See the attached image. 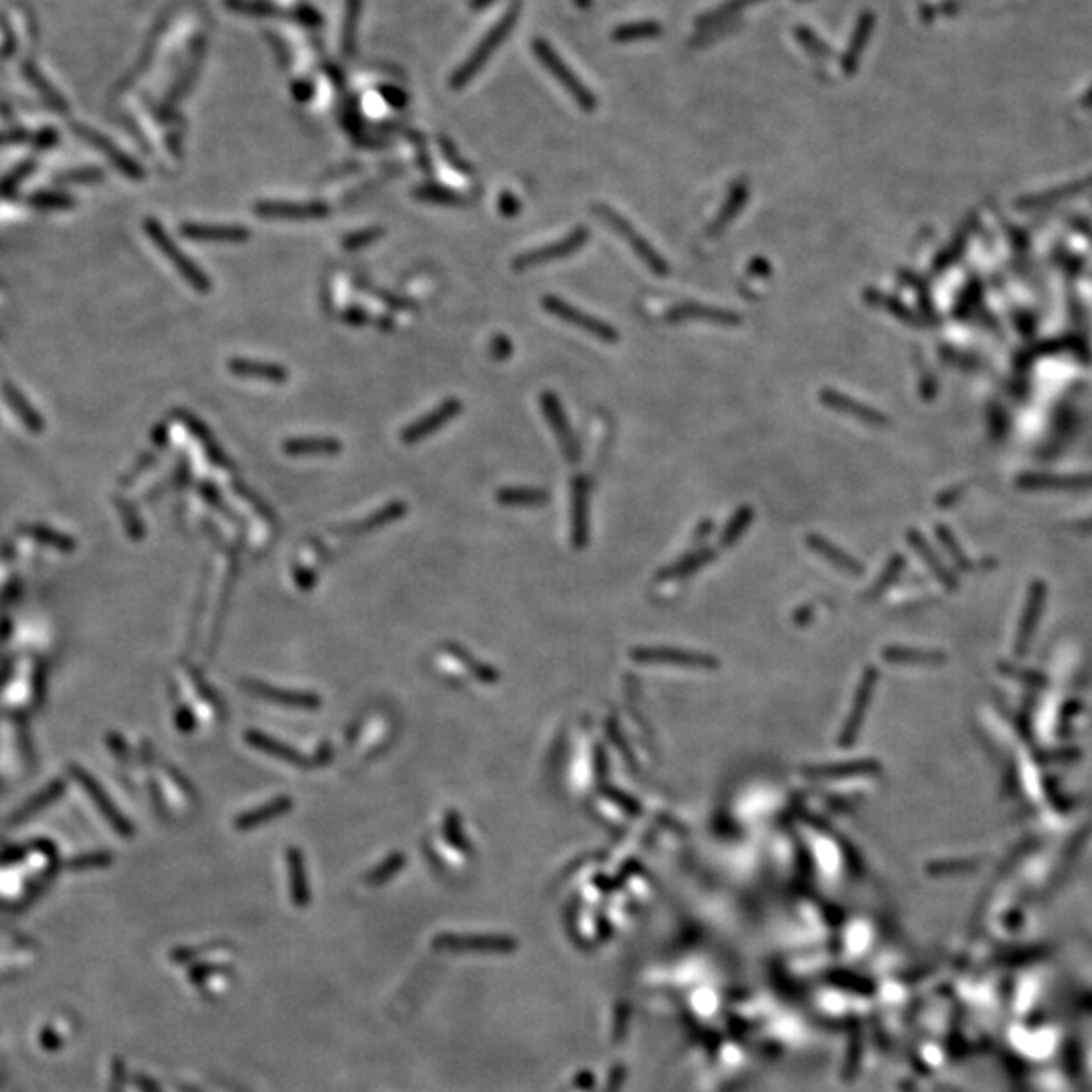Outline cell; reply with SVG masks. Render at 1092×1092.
Masks as SVG:
<instances>
[{
  "mask_svg": "<svg viewBox=\"0 0 1092 1092\" xmlns=\"http://www.w3.org/2000/svg\"><path fill=\"white\" fill-rule=\"evenodd\" d=\"M819 401H822L827 409H832V411L848 415V417L858 419V421L872 423V425L884 423V417H882L876 409L854 401V398L846 397L844 393L836 391V388H823V391L819 393Z\"/></svg>",
  "mask_w": 1092,
  "mask_h": 1092,
  "instance_id": "603a6c76",
  "label": "cell"
},
{
  "mask_svg": "<svg viewBox=\"0 0 1092 1092\" xmlns=\"http://www.w3.org/2000/svg\"><path fill=\"white\" fill-rule=\"evenodd\" d=\"M629 654H632V660L639 661V664L678 666V668L692 670H716L721 666V661L710 654L670 648V645H639V648H633Z\"/></svg>",
  "mask_w": 1092,
  "mask_h": 1092,
  "instance_id": "8992f818",
  "label": "cell"
},
{
  "mask_svg": "<svg viewBox=\"0 0 1092 1092\" xmlns=\"http://www.w3.org/2000/svg\"><path fill=\"white\" fill-rule=\"evenodd\" d=\"M587 241H589V231H587V227H577L563 239L553 241V243H546L543 247H537V249H530L526 254L514 257L512 267L516 271H526V270H532V267L550 264V261L565 259V257L579 254L582 247L587 245Z\"/></svg>",
  "mask_w": 1092,
  "mask_h": 1092,
  "instance_id": "52a82bcc",
  "label": "cell"
},
{
  "mask_svg": "<svg viewBox=\"0 0 1092 1092\" xmlns=\"http://www.w3.org/2000/svg\"><path fill=\"white\" fill-rule=\"evenodd\" d=\"M498 209H500V213L504 214V217L512 219V217H516V214L520 213V209H522V203L518 201L516 194H512L510 191H504L500 194V198H498Z\"/></svg>",
  "mask_w": 1092,
  "mask_h": 1092,
  "instance_id": "816d5d0a",
  "label": "cell"
},
{
  "mask_svg": "<svg viewBox=\"0 0 1092 1092\" xmlns=\"http://www.w3.org/2000/svg\"><path fill=\"white\" fill-rule=\"evenodd\" d=\"M755 520V510L750 506H740L737 512L733 514L731 520L724 526L722 534H721V549H731L743 538V534L747 532L750 524Z\"/></svg>",
  "mask_w": 1092,
  "mask_h": 1092,
  "instance_id": "d590c367",
  "label": "cell"
},
{
  "mask_svg": "<svg viewBox=\"0 0 1092 1092\" xmlns=\"http://www.w3.org/2000/svg\"><path fill=\"white\" fill-rule=\"evenodd\" d=\"M382 96L388 99V103H391L393 108H403V106H405V96H403V93H398L397 89H388V87L382 89Z\"/></svg>",
  "mask_w": 1092,
  "mask_h": 1092,
  "instance_id": "91938a15",
  "label": "cell"
},
{
  "mask_svg": "<svg viewBox=\"0 0 1092 1092\" xmlns=\"http://www.w3.org/2000/svg\"><path fill=\"white\" fill-rule=\"evenodd\" d=\"M603 793L611 797L613 801L617 803L619 807H623L629 816H642V805L638 801H633L632 797H627L626 793H621L619 789H613V787H603Z\"/></svg>",
  "mask_w": 1092,
  "mask_h": 1092,
  "instance_id": "c3c4849f",
  "label": "cell"
},
{
  "mask_svg": "<svg viewBox=\"0 0 1092 1092\" xmlns=\"http://www.w3.org/2000/svg\"><path fill=\"white\" fill-rule=\"evenodd\" d=\"M443 652L448 654L454 661H458L460 666H464L467 674L474 676V678L480 680L482 684H496V682L500 680V674H498L496 668H492V666L486 664V661L474 658V655L467 652L465 648H461L458 644H445Z\"/></svg>",
  "mask_w": 1092,
  "mask_h": 1092,
  "instance_id": "f1b7e54d",
  "label": "cell"
},
{
  "mask_svg": "<svg viewBox=\"0 0 1092 1092\" xmlns=\"http://www.w3.org/2000/svg\"><path fill=\"white\" fill-rule=\"evenodd\" d=\"M493 3H498V0H470V8L471 10H484L488 7H492Z\"/></svg>",
  "mask_w": 1092,
  "mask_h": 1092,
  "instance_id": "94428289",
  "label": "cell"
},
{
  "mask_svg": "<svg viewBox=\"0 0 1092 1092\" xmlns=\"http://www.w3.org/2000/svg\"><path fill=\"white\" fill-rule=\"evenodd\" d=\"M753 3H760V0H727V3L721 4V7H716L714 10H710L708 14H702V17L698 19V29L706 31V29H712V27H721L724 20L733 19L734 14L740 13V10H743L744 7H749V4H753Z\"/></svg>",
  "mask_w": 1092,
  "mask_h": 1092,
  "instance_id": "74e56055",
  "label": "cell"
},
{
  "mask_svg": "<svg viewBox=\"0 0 1092 1092\" xmlns=\"http://www.w3.org/2000/svg\"><path fill=\"white\" fill-rule=\"evenodd\" d=\"M795 36L797 41L805 47L807 53L816 57V59H829V57H832V49H829V47L823 43V41L819 39L810 27H797Z\"/></svg>",
  "mask_w": 1092,
  "mask_h": 1092,
  "instance_id": "60d3db41",
  "label": "cell"
},
{
  "mask_svg": "<svg viewBox=\"0 0 1092 1092\" xmlns=\"http://www.w3.org/2000/svg\"><path fill=\"white\" fill-rule=\"evenodd\" d=\"M882 658L892 664H934L941 661V654L921 648H905V645H889L882 652Z\"/></svg>",
  "mask_w": 1092,
  "mask_h": 1092,
  "instance_id": "e575fe53",
  "label": "cell"
},
{
  "mask_svg": "<svg viewBox=\"0 0 1092 1092\" xmlns=\"http://www.w3.org/2000/svg\"><path fill=\"white\" fill-rule=\"evenodd\" d=\"M413 197L423 203L441 204V207H467L470 204V198L464 197V194L441 185H419L413 191Z\"/></svg>",
  "mask_w": 1092,
  "mask_h": 1092,
  "instance_id": "1f68e13d",
  "label": "cell"
},
{
  "mask_svg": "<svg viewBox=\"0 0 1092 1092\" xmlns=\"http://www.w3.org/2000/svg\"><path fill=\"white\" fill-rule=\"evenodd\" d=\"M283 451L293 458H300V455H338L343 451V441L336 437H322V435H318V437H314V435L292 437L283 441Z\"/></svg>",
  "mask_w": 1092,
  "mask_h": 1092,
  "instance_id": "83f0119b",
  "label": "cell"
},
{
  "mask_svg": "<svg viewBox=\"0 0 1092 1092\" xmlns=\"http://www.w3.org/2000/svg\"><path fill=\"white\" fill-rule=\"evenodd\" d=\"M714 554H716V553H714L712 549H708V546H702V549L692 550V553H688V554L682 556L678 563L664 566V569H661L658 573V577H655V581H658V582H668V581L688 579V577L694 575L696 571H700L702 566H706L708 563H712Z\"/></svg>",
  "mask_w": 1092,
  "mask_h": 1092,
  "instance_id": "484cf974",
  "label": "cell"
},
{
  "mask_svg": "<svg viewBox=\"0 0 1092 1092\" xmlns=\"http://www.w3.org/2000/svg\"><path fill=\"white\" fill-rule=\"evenodd\" d=\"M512 353H514L512 340L508 338L506 334H496L490 340V356L493 360H498V362L508 360L512 356Z\"/></svg>",
  "mask_w": 1092,
  "mask_h": 1092,
  "instance_id": "7dc6e473",
  "label": "cell"
},
{
  "mask_svg": "<svg viewBox=\"0 0 1092 1092\" xmlns=\"http://www.w3.org/2000/svg\"><path fill=\"white\" fill-rule=\"evenodd\" d=\"M286 860H287V874H290L292 899L298 906H304L309 900L306 868H304V866H306L304 864V854L298 848L292 846L287 850Z\"/></svg>",
  "mask_w": 1092,
  "mask_h": 1092,
  "instance_id": "4dcf8cb0",
  "label": "cell"
},
{
  "mask_svg": "<svg viewBox=\"0 0 1092 1092\" xmlns=\"http://www.w3.org/2000/svg\"><path fill=\"white\" fill-rule=\"evenodd\" d=\"M543 308L550 314V316L563 320V322L569 324V326L579 328L585 334L593 336V338L601 340V343L616 344V343H619V338H621L616 326H611L609 322H603V320H599V318L591 316V314L582 312V309L573 306V304L565 302L563 298L544 296L543 298Z\"/></svg>",
  "mask_w": 1092,
  "mask_h": 1092,
  "instance_id": "5b68a950",
  "label": "cell"
},
{
  "mask_svg": "<svg viewBox=\"0 0 1092 1092\" xmlns=\"http://www.w3.org/2000/svg\"><path fill=\"white\" fill-rule=\"evenodd\" d=\"M532 51H534V57L540 61V65H544L546 71H549L550 75H553L554 80L565 87V92L575 99L577 106H579L582 112H589V114L595 112L597 109L595 93H593L591 89L575 75V71L571 70V67L563 61V57L556 53L553 47L549 45V41L537 36V39L532 41Z\"/></svg>",
  "mask_w": 1092,
  "mask_h": 1092,
  "instance_id": "277c9868",
  "label": "cell"
},
{
  "mask_svg": "<svg viewBox=\"0 0 1092 1092\" xmlns=\"http://www.w3.org/2000/svg\"><path fill=\"white\" fill-rule=\"evenodd\" d=\"M227 369L231 375L239 376V379H257L264 382H271V385H286L287 379H290V370H287L286 366L276 365V362L245 359V356L229 359Z\"/></svg>",
  "mask_w": 1092,
  "mask_h": 1092,
  "instance_id": "e0dca14e",
  "label": "cell"
},
{
  "mask_svg": "<svg viewBox=\"0 0 1092 1092\" xmlns=\"http://www.w3.org/2000/svg\"><path fill=\"white\" fill-rule=\"evenodd\" d=\"M661 31L664 29H661V23H658V20H638V23L619 25L611 36L616 43H635V41L655 39V36L661 35Z\"/></svg>",
  "mask_w": 1092,
  "mask_h": 1092,
  "instance_id": "836d02e7",
  "label": "cell"
},
{
  "mask_svg": "<svg viewBox=\"0 0 1092 1092\" xmlns=\"http://www.w3.org/2000/svg\"><path fill=\"white\" fill-rule=\"evenodd\" d=\"M880 765L874 759H854V760H836V763H822V765H805L801 773L811 779H842V777L855 775H870L878 773Z\"/></svg>",
  "mask_w": 1092,
  "mask_h": 1092,
  "instance_id": "d6986e66",
  "label": "cell"
},
{
  "mask_svg": "<svg viewBox=\"0 0 1092 1092\" xmlns=\"http://www.w3.org/2000/svg\"><path fill=\"white\" fill-rule=\"evenodd\" d=\"M908 538H911V543H912V546H915V549L918 550V553H921L922 556H925V560H927V565H933V569H934V573H937V577H939V579H941L943 582H949V585H951V579H949V575H944V571L941 569V566H939V565H937V560H934V554L931 553V550H928V549H927V544H925V540H922L921 537H918V534H911V537H908Z\"/></svg>",
  "mask_w": 1092,
  "mask_h": 1092,
  "instance_id": "681fc988",
  "label": "cell"
},
{
  "mask_svg": "<svg viewBox=\"0 0 1092 1092\" xmlns=\"http://www.w3.org/2000/svg\"><path fill=\"white\" fill-rule=\"evenodd\" d=\"M407 514V504L401 500H393L385 504V506L369 514L366 518L356 520V522L350 524H343V526H336L332 532L334 534H348V537H360V534H370L375 530H381L388 526L391 522H397Z\"/></svg>",
  "mask_w": 1092,
  "mask_h": 1092,
  "instance_id": "ac0fdd59",
  "label": "cell"
},
{
  "mask_svg": "<svg viewBox=\"0 0 1092 1092\" xmlns=\"http://www.w3.org/2000/svg\"><path fill=\"white\" fill-rule=\"evenodd\" d=\"M340 320H343L344 324H348V326H365V324L370 322V316H369V312H366V309H362L359 306H353V308L344 309Z\"/></svg>",
  "mask_w": 1092,
  "mask_h": 1092,
  "instance_id": "f5cc1de1",
  "label": "cell"
},
{
  "mask_svg": "<svg viewBox=\"0 0 1092 1092\" xmlns=\"http://www.w3.org/2000/svg\"><path fill=\"white\" fill-rule=\"evenodd\" d=\"M593 213L597 214V219L603 220L605 225H609V227L616 231L619 237L626 241V243L629 245V249H632L635 254V257H638V259H642L644 265L648 267V270L652 271L654 276H660V277L668 276V273H670L668 261H666L664 257L658 254V249H655V247L649 243V241L645 239L644 235L639 233V231L635 229L626 217H623V214H619L617 211H613V209L607 207V204H593Z\"/></svg>",
  "mask_w": 1092,
  "mask_h": 1092,
  "instance_id": "7a4b0ae2",
  "label": "cell"
},
{
  "mask_svg": "<svg viewBox=\"0 0 1092 1092\" xmlns=\"http://www.w3.org/2000/svg\"><path fill=\"white\" fill-rule=\"evenodd\" d=\"M293 581H296L298 587H302L304 591H308L318 582V575L314 573V571L306 569V566L296 565L293 566Z\"/></svg>",
  "mask_w": 1092,
  "mask_h": 1092,
  "instance_id": "db71d44e",
  "label": "cell"
},
{
  "mask_svg": "<svg viewBox=\"0 0 1092 1092\" xmlns=\"http://www.w3.org/2000/svg\"><path fill=\"white\" fill-rule=\"evenodd\" d=\"M245 743L251 744V747L261 750L264 755H270L273 759H280L283 763H290L296 766H312L314 759L304 757L300 750L292 749L290 744L281 743V740L270 737V734L259 733V731H247L245 733Z\"/></svg>",
  "mask_w": 1092,
  "mask_h": 1092,
  "instance_id": "7402d4cb",
  "label": "cell"
},
{
  "mask_svg": "<svg viewBox=\"0 0 1092 1092\" xmlns=\"http://www.w3.org/2000/svg\"><path fill=\"white\" fill-rule=\"evenodd\" d=\"M749 271L753 273V276H757V277H769L771 276V264L766 259H763V257H757V259L750 261V270Z\"/></svg>",
  "mask_w": 1092,
  "mask_h": 1092,
  "instance_id": "680465c9",
  "label": "cell"
},
{
  "mask_svg": "<svg viewBox=\"0 0 1092 1092\" xmlns=\"http://www.w3.org/2000/svg\"><path fill=\"white\" fill-rule=\"evenodd\" d=\"M666 320L671 324L708 322V324H716V326H738V324H743V316H740L738 312H733V309H727V308L705 306V304H696V302L676 304L674 308L668 309Z\"/></svg>",
  "mask_w": 1092,
  "mask_h": 1092,
  "instance_id": "4fadbf2b",
  "label": "cell"
},
{
  "mask_svg": "<svg viewBox=\"0 0 1092 1092\" xmlns=\"http://www.w3.org/2000/svg\"><path fill=\"white\" fill-rule=\"evenodd\" d=\"M439 148H441V152H443V159L448 160V164L454 168L455 172H460V175H465V176L474 175V168H471L470 162H465L464 159H461V156L458 154V150H455V146L451 144V142L445 138V136H441V138H439Z\"/></svg>",
  "mask_w": 1092,
  "mask_h": 1092,
  "instance_id": "ee69618b",
  "label": "cell"
},
{
  "mask_svg": "<svg viewBox=\"0 0 1092 1092\" xmlns=\"http://www.w3.org/2000/svg\"><path fill=\"white\" fill-rule=\"evenodd\" d=\"M520 13H522V3L520 0H514L510 7L506 8V13L502 14L500 19L496 20V25H492V29L482 36V41L477 43V47L471 51L470 57L461 63V65L455 70L454 75H451L449 86L455 92L464 89L467 83H470L474 77L486 67V63L490 61V57L500 49L506 36L512 33V29L516 27Z\"/></svg>",
  "mask_w": 1092,
  "mask_h": 1092,
  "instance_id": "6da1fadb",
  "label": "cell"
},
{
  "mask_svg": "<svg viewBox=\"0 0 1092 1092\" xmlns=\"http://www.w3.org/2000/svg\"><path fill=\"white\" fill-rule=\"evenodd\" d=\"M805 543L813 553L822 556V559H826L829 565H833L836 569L842 571V573H846L850 577H860L864 573V566L860 565L852 554H848L846 550L839 549V546L833 544L832 540H827L826 537H822V534L817 532L807 534Z\"/></svg>",
  "mask_w": 1092,
  "mask_h": 1092,
  "instance_id": "44dd1931",
  "label": "cell"
},
{
  "mask_svg": "<svg viewBox=\"0 0 1092 1092\" xmlns=\"http://www.w3.org/2000/svg\"><path fill=\"white\" fill-rule=\"evenodd\" d=\"M403 866H405V854L393 852L387 855V860H382V864H379L372 872L366 874L365 880L369 882V884H385L388 878H393L397 872H401Z\"/></svg>",
  "mask_w": 1092,
  "mask_h": 1092,
  "instance_id": "ab89813d",
  "label": "cell"
},
{
  "mask_svg": "<svg viewBox=\"0 0 1092 1092\" xmlns=\"http://www.w3.org/2000/svg\"><path fill=\"white\" fill-rule=\"evenodd\" d=\"M360 10H362V0H346L343 39H340V51H343V57H346V59H350V57L354 55L356 23H359L360 19Z\"/></svg>",
  "mask_w": 1092,
  "mask_h": 1092,
  "instance_id": "8d00e7d4",
  "label": "cell"
},
{
  "mask_svg": "<svg viewBox=\"0 0 1092 1092\" xmlns=\"http://www.w3.org/2000/svg\"><path fill=\"white\" fill-rule=\"evenodd\" d=\"M496 500L500 502L502 506L537 508V506H544V504L550 502V493L546 490H543V488L508 486V488H500V490H498Z\"/></svg>",
  "mask_w": 1092,
  "mask_h": 1092,
  "instance_id": "f546056e",
  "label": "cell"
},
{
  "mask_svg": "<svg viewBox=\"0 0 1092 1092\" xmlns=\"http://www.w3.org/2000/svg\"><path fill=\"white\" fill-rule=\"evenodd\" d=\"M225 7L233 13L239 14H249V17H287V19H298L302 20L304 25H318L320 17L314 8L304 7L298 10H286L276 7V4L267 3V0H225Z\"/></svg>",
  "mask_w": 1092,
  "mask_h": 1092,
  "instance_id": "2e32d148",
  "label": "cell"
},
{
  "mask_svg": "<svg viewBox=\"0 0 1092 1092\" xmlns=\"http://www.w3.org/2000/svg\"><path fill=\"white\" fill-rule=\"evenodd\" d=\"M607 731H609V734H611V740H613V743H616V747H617L619 750H621V755H626V759L629 760V765L633 766V765H635V760H633V757H632V750H629V747L626 744V740H621V737H619V733H617V727H616V724L609 722V724H607Z\"/></svg>",
  "mask_w": 1092,
  "mask_h": 1092,
  "instance_id": "9f6ffc18",
  "label": "cell"
},
{
  "mask_svg": "<svg viewBox=\"0 0 1092 1092\" xmlns=\"http://www.w3.org/2000/svg\"><path fill=\"white\" fill-rule=\"evenodd\" d=\"M443 836L451 844V846H454L455 850H460V852H464V854L471 852V846H470V842H467L465 832H464V822H461V817H460L458 811H448V813H445V817H443Z\"/></svg>",
  "mask_w": 1092,
  "mask_h": 1092,
  "instance_id": "f35d334b",
  "label": "cell"
},
{
  "mask_svg": "<svg viewBox=\"0 0 1092 1092\" xmlns=\"http://www.w3.org/2000/svg\"><path fill=\"white\" fill-rule=\"evenodd\" d=\"M749 194H750V191H749L747 182H744V181L733 182L731 191H728L727 201H724V204L721 207V211L716 213V217L712 219V223L708 225V235H710V237H718V235H721L722 231L727 229L728 225H731L740 213H743L744 204H747V201H749Z\"/></svg>",
  "mask_w": 1092,
  "mask_h": 1092,
  "instance_id": "d4e9b609",
  "label": "cell"
},
{
  "mask_svg": "<svg viewBox=\"0 0 1092 1092\" xmlns=\"http://www.w3.org/2000/svg\"><path fill=\"white\" fill-rule=\"evenodd\" d=\"M176 724L182 733H192L194 727H197V721H194L192 712L188 708H181L176 712Z\"/></svg>",
  "mask_w": 1092,
  "mask_h": 1092,
  "instance_id": "6f0895ef",
  "label": "cell"
},
{
  "mask_svg": "<svg viewBox=\"0 0 1092 1092\" xmlns=\"http://www.w3.org/2000/svg\"><path fill=\"white\" fill-rule=\"evenodd\" d=\"M589 502L591 482L587 476L571 480V544L581 550L589 543Z\"/></svg>",
  "mask_w": 1092,
  "mask_h": 1092,
  "instance_id": "8fae6325",
  "label": "cell"
},
{
  "mask_svg": "<svg viewBox=\"0 0 1092 1092\" xmlns=\"http://www.w3.org/2000/svg\"><path fill=\"white\" fill-rule=\"evenodd\" d=\"M175 417L182 425H185V427L194 435V437L201 441V445L204 448V454H207V458L211 460V464L219 465V467H227V470H233L235 465L231 464V460L227 458V455H225V451L219 448L217 441H214V437H213L211 429H209L207 425L201 421V419L194 417L191 411H176Z\"/></svg>",
  "mask_w": 1092,
  "mask_h": 1092,
  "instance_id": "cb8c5ba5",
  "label": "cell"
},
{
  "mask_svg": "<svg viewBox=\"0 0 1092 1092\" xmlns=\"http://www.w3.org/2000/svg\"><path fill=\"white\" fill-rule=\"evenodd\" d=\"M1038 605H1039V591H1036V595H1034L1030 611H1028V617L1023 619V626H1022V632H1020V642L1022 644L1026 642L1028 638H1030L1032 629H1034V626H1036V623H1034V617H1036V613H1038Z\"/></svg>",
  "mask_w": 1092,
  "mask_h": 1092,
  "instance_id": "11a10c76",
  "label": "cell"
},
{
  "mask_svg": "<svg viewBox=\"0 0 1092 1092\" xmlns=\"http://www.w3.org/2000/svg\"><path fill=\"white\" fill-rule=\"evenodd\" d=\"M146 235H148L152 243L160 249V254L175 265V270L178 271V276L185 280L188 286L192 287L194 292L198 293H209L213 290V281L211 277L204 273L201 267H198L194 261L188 257L187 254H182V249L175 243V239L166 233L164 227L159 223L156 219H148L144 223Z\"/></svg>",
  "mask_w": 1092,
  "mask_h": 1092,
  "instance_id": "3957f363",
  "label": "cell"
},
{
  "mask_svg": "<svg viewBox=\"0 0 1092 1092\" xmlns=\"http://www.w3.org/2000/svg\"><path fill=\"white\" fill-rule=\"evenodd\" d=\"M870 31H872V17H870V14H862V19H860L858 25H855V31L852 35V41H850L846 53L842 57V70L846 71L848 75H852L855 65H858L860 53H862L866 43H868Z\"/></svg>",
  "mask_w": 1092,
  "mask_h": 1092,
  "instance_id": "d6a6232c",
  "label": "cell"
},
{
  "mask_svg": "<svg viewBox=\"0 0 1092 1092\" xmlns=\"http://www.w3.org/2000/svg\"><path fill=\"white\" fill-rule=\"evenodd\" d=\"M191 678H192L194 688H197V694L201 696L209 706H213L214 712H223V700H220V698L214 694V692L211 690V686H209L207 682H204V678H201V674H198L197 670H191Z\"/></svg>",
  "mask_w": 1092,
  "mask_h": 1092,
  "instance_id": "bcb514c9",
  "label": "cell"
},
{
  "mask_svg": "<svg viewBox=\"0 0 1092 1092\" xmlns=\"http://www.w3.org/2000/svg\"><path fill=\"white\" fill-rule=\"evenodd\" d=\"M181 235L197 243H245L251 233L243 225H209V223H182Z\"/></svg>",
  "mask_w": 1092,
  "mask_h": 1092,
  "instance_id": "9a60e30c",
  "label": "cell"
},
{
  "mask_svg": "<svg viewBox=\"0 0 1092 1092\" xmlns=\"http://www.w3.org/2000/svg\"><path fill=\"white\" fill-rule=\"evenodd\" d=\"M902 566H905V559H902V556H892V560L889 563V566H886L884 573H882L880 579L872 585V593H870V597L880 595V593L884 591L886 587H889L890 582L896 579V575L900 573Z\"/></svg>",
  "mask_w": 1092,
  "mask_h": 1092,
  "instance_id": "f6af8a7d",
  "label": "cell"
},
{
  "mask_svg": "<svg viewBox=\"0 0 1092 1092\" xmlns=\"http://www.w3.org/2000/svg\"><path fill=\"white\" fill-rule=\"evenodd\" d=\"M254 213L261 219L270 220H296V223H306V220L326 219L330 214V207L322 201H257L254 204Z\"/></svg>",
  "mask_w": 1092,
  "mask_h": 1092,
  "instance_id": "9c48e42d",
  "label": "cell"
},
{
  "mask_svg": "<svg viewBox=\"0 0 1092 1092\" xmlns=\"http://www.w3.org/2000/svg\"><path fill=\"white\" fill-rule=\"evenodd\" d=\"M243 688H245V692H249V694H254L257 698H264V700L276 702V705L287 706V708H300V710H318L320 705H322L320 696L312 694V692L283 690V688L264 684V682H255V680H245Z\"/></svg>",
  "mask_w": 1092,
  "mask_h": 1092,
  "instance_id": "5bb4252c",
  "label": "cell"
},
{
  "mask_svg": "<svg viewBox=\"0 0 1092 1092\" xmlns=\"http://www.w3.org/2000/svg\"><path fill=\"white\" fill-rule=\"evenodd\" d=\"M464 411V403L460 398H445L443 403H439L437 407L432 409L429 413H425L423 417H419L417 421L409 423L405 429L401 432V441L407 445H415L419 441L432 437L439 432L441 427L454 421L458 415Z\"/></svg>",
  "mask_w": 1092,
  "mask_h": 1092,
  "instance_id": "30bf717a",
  "label": "cell"
},
{
  "mask_svg": "<svg viewBox=\"0 0 1092 1092\" xmlns=\"http://www.w3.org/2000/svg\"><path fill=\"white\" fill-rule=\"evenodd\" d=\"M233 490H235V493H237L239 498H243V500L249 504V506H254V510L259 514L261 518L270 520V522H276V514L271 512V508L267 506V504L261 500L259 496H255V492H251L249 488H247L245 484H241V482H235Z\"/></svg>",
  "mask_w": 1092,
  "mask_h": 1092,
  "instance_id": "7bdbcfd3",
  "label": "cell"
},
{
  "mask_svg": "<svg viewBox=\"0 0 1092 1092\" xmlns=\"http://www.w3.org/2000/svg\"><path fill=\"white\" fill-rule=\"evenodd\" d=\"M198 492H201V496H203V498H204V500H207L209 504H211V506H213V508H219V510H220V512H223V514H225V516H229L231 520H233V518H235V516H233V514H231V512H229V508H227V504H225V502H223V498H220V496H219V492H217V488H214L213 484H209V482H204V484H201V486H198Z\"/></svg>",
  "mask_w": 1092,
  "mask_h": 1092,
  "instance_id": "f907efd6",
  "label": "cell"
},
{
  "mask_svg": "<svg viewBox=\"0 0 1092 1092\" xmlns=\"http://www.w3.org/2000/svg\"><path fill=\"white\" fill-rule=\"evenodd\" d=\"M293 810V800L290 795H280L276 800L261 803V805L254 807V810H247L241 813V816L235 817V827L239 832H247V829H255L259 826H265V823L276 822L277 817L286 816Z\"/></svg>",
  "mask_w": 1092,
  "mask_h": 1092,
  "instance_id": "ffe728a7",
  "label": "cell"
},
{
  "mask_svg": "<svg viewBox=\"0 0 1092 1092\" xmlns=\"http://www.w3.org/2000/svg\"><path fill=\"white\" fill-rule=\"evenodd\" d=\"M876 682H878V671L874 668L864 670L862 680H860L858 690H855L854 705L850 708L846 722H844L842 727V733H839V744H842V747H852L855 738H858L860 728H862L864 724L866 712H868L870 702H872Z\"/></svg>",
  "mask_w": 1092,
  "mask_h": 1092,
  "instance_id": "7c38bea8",
  "label": "cell"
},
{
  "mask_svg": "<svg viewBox=\"0 0 1092 1092\" xmlns=\"http://www.w3.org/2000/svg\"><path fill=\"white\" fill-rule=\"evenodd\" d=\"M538 401H540V409H543L544 413V419L549 421L556 441H559L565 460L569 461V464L577 465L581 461L582 449H581L579 437L575 435L573 427H571V421L569 417H566L563 403H560V398L556 397L553 391L540 393Z\"/></svg>",
  "mask_w": 1092,
  "mask_h": 1092,
  "instance_id": "ba28073f",
  "label": "cell"
},
{
  "mask_svg": "<svg viewBox=\"0 0 1092 1092\" xmlns=\"http://www.w3.org/2000/svg\"><path fill=\"white\" fill-rule=\"evenodd\" d=\"M80 134L87 142H92V144L96 146V148H99L102 152H106L108 159L112 160L114 164L120 168V172H124L125 176L134 178V181H140V178H144V170H142V166L138 164V162L130 159L128 154H124V152L120 150L118 146H114L112 142H109L108 138H103L102 134L93 132V130H87V128H80Z\"/></svg>",
  "mask_w": 1092,
  "mask_h": 1092,
  "instance_id": "4316f807",
  "label": "cell"
},
{
  "mask_svg": "<svg viewBox=\"0 0 1092 1092\" xmlns=\"http://www.w3.org/2000/svg\"><path fill=\"white\" fill-rule=\"evenodd\" d=\"M382 235H385V229H381V227H369V229L354 231V233L346 235V237L343 239V247L346 251H359V249H362V247H369V245L375 243V241H379Z\"/></svg>",
  "mask_w": 1092,
  "mask_h": 1092,
  "instance_id": "b9f144b4",
  "label": "cell"
},
{
  "mask_svg": "<svg viewBox=\"0 0 1092 1092\" xmlns=\"http://www.w3.org/2000/svg\"><path fill=\"white\" fill-rule=\"evenodd\" d=\"M152 437L159 441L160 448H164V445H166V429L160 425V427H156V432L152 433Z\"/></svg>",
  "mask_w": 1092,
  "mask_h": 1092,
  "instance_id": "6125c7cd",
  "label": "cell"
}]
</instances>
